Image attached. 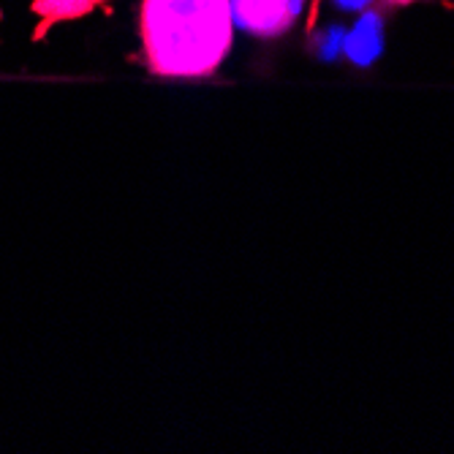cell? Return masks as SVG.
Instances as JSON below:
<instances>
[{"label":"cell","mask_w":454,"mask_h":454,"mask_svg":"<svg viewBox=\"0 0 454 454\" xmlns=\"http://www.w3.org/2000/svg\"><path fill=\"white\" fill-rule=\"evenodd\" d=\"M96 9V0H33V12L47 22L55 20H76Z\"/></svg>","instance_id":"277c9868"},{"label":"cell","mask_w":454,"mask_h":454,"mask_svg":"<svg viewBox=\"0 0 454 454\" xmlns=\"http://www.w3.org/2000/svg\"><path fill=\"white\" fill-rule=\"evenodd\" d=\"M370 4V0H338V6L346 9V12H359Z\"/></svg>","instance_id":"5b68a950"},{"label":"cell","mask_w":454,"mask_h":454,"mask_svg":"<svg viewBox=\"0 0 454 454\" xmlns=\"http://www.w3.org/2000/svg\"><path fill=\"white\" fill-rule=\"evenodd\" d=\"M229 0H142V44L158 76H210L231 47Z\"/></svg>","instance_id":"6da1fadb"},{"label":"cell","mask_w":454,"mask_h":454,"mask_svg":"<svg viewBox=\"0 0 454 454\" xmlns=\"http://www.w3.org/2000/svg\"><path fill=\"white\" fill-rule=\"evenodd\" d=\"M392 4H411V0H392Z\"/></svg>","instance_id":"8992f818"},{"label":"cell","mask_w":454,"mask_h":454,"mask_svg":"<svg viewBox=\"0 0 454 454\" xmlns=\"http://www.w3.org/2000/svg\"><path fill=\"white\" fill-rule=\"evenodd\" d=\"M96 4H101V0H96Z\"/></svg>","instance_id":"52a82bcc"},{"label":"cell","mask_w":454,"mask_h":454,"mask_svg":"<svg viewBox=\"0 0 454 454\" xmlns=\"http://www.w3.org/2000/svg\"><path fill=\"white\" fill-rule=\"evenodd\" d=\"M234 22L256 35H278L297 20L305 0H229Z\"/></svg>","instance_id":"7a4b0ae2"},{"label":"cell","mask_w":454,"mask_h":454,"mask_svg":"<svg viewBox=\"0 0 454 454\" xmlns=\"http://www.w3.org/2000/svg\"><path fill=\"white\" fill-rule=\"evenodd\" d=\"M343 47H346V52H348V58L354 63H359V66L373 63L384 50V25H381V20L373 12L364 14L356 22V27L343 38Z\"/></svg>","instance_id":"3957f363"}]
</instances>
